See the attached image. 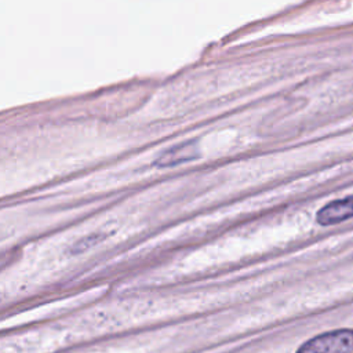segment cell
I'll use <instances>...</instances> for the list:
<instances>
[{"label":"cell","instance_id":"6da1fadb","mask_svg":"<svg viewBox=\"0 0 353 353\" xmlns=\"http://www.w3.org/2000/svg\"><path fill=\"white\" fill-rule=\"evenodd\" d=\"M296 353H353V330L339 328L316 335L303 342Z\"/></svg>","mask_w":353,"mask_h":353},{"label":"cell","instance_id":"7a4b0ae2","mask_svg":"<svg viewBox=\"0 0 353 353\" xmlns=\"http://www.w3.org/2000/svg\"><path fill=\"white\" fill-rule=\"evenodd\" d=\"M200 156V148L199 142L196 139L192 141H185L178 145H174L168 148L167 150L161 152L156 160L154 164L157 167H174L186 161H192Z\"/></svg>","mask_w":353,"mask_h":353},{"label":"cell","instance_id":"3957f363","mask_svg":"<svg viewBox=\"0 0 353 353\" xmlns=\"http://www.w3.org/2000/svg\"><path fill=\"white\" fill-rule=\"evenodd\" d=\"M350 218H353V194L325 204L316 215L317 222L323 226L341 223Z\"/></svg>","mask_w":353,"mask_h":353}]
</instances>
